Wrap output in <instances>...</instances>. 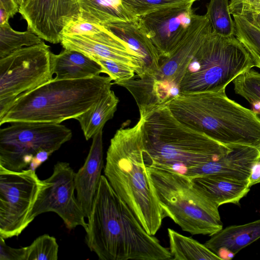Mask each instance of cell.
<instances>
[{
  "label": "cell",
  "instance_id": "cell-13",
  "mask_svg": "<svg viewBox=\"0 0 260 260\" xmlns=\"http://www.w3.org/2000/svg\"><path fill=\"white\" fill-rule=\"evenodd\" d=\"M19 12L27 30L53 44L60 43L64 26L80 17L78 0H26Z\"/></svg>",
  "mask_w": 260,
  "mask_h": 260
},
{
  "label": "cell",
  "instance_id": "cell-35",
  "mask_svg": "<svg viewBox=\"0 0 260 260\" xmlns=\"http://www.w3.org/2000/svg\"><path fill=\"white\" fill-rule=\"evenodd\" d=\"M231 15L234 14H240L244 16L250 22L260 28V12L256 10L238 9L230 12Z\"/></svg>",
  "mask_w": 260,
  "mask_h": 260
},
{
  "label": "cell",
  "instance_id": "cell-33",
  "mask_svg": "<svg viewBox=\"0 0 260 260\" xmlns=\"http://www.w3.org/2000/svg\"><path fill=\"white\" fill-rule=\"evenodd\" d=\"M26 247L19 248L8 246L0 236V260H25Z\"/></svg>",
  "mask_w": 260,
  "mask_h": 260
},
{
  "label": "cell",
  "instance_id": "cell-12",
  "mask_svg": "<svg viewBox=\"0 0 260 260\" xmlns=\"http://www.w3.org/2000/svg\"><path fill=\"white\" fill-rule=\"evenodd\" d=\"M75 174L68 162L58 161L54 166L52 175L42 180L38 196L27 218V225L39 215L53 212L68 229L81 226L86 230L85 214L75 196Z\"/></svg>",
  "mask_w": 260,
  "mask_h": 260
},
{
  "label": "cell",
  "instance_id": "cell-36",
  "mask_svg": "<svg viewBox=\"0 0 260 260\" xmlns=\"http://www.w3.org/2000/svg\"><path fill=\"white\" fill-rule=\"evenodd\" d=\"M260 183V155L256 158L251 167L247 178V185L250 187Z\"/></svg>",
  "mask_w": 260,
  "mask_h": 260
},
{
  "label": "cell",
  "instance_id": "cell-23",
  "mask_svg": "<svg viewBox=\"0 0 260 260\" xmlns=\"http://www.w3.org/2000/svg\"><path fill=\"white\" fill-rule=\"evenodd\" d=\"M118 103V98L111 89L88 110L75 118L86 140L92 138L113 117Z\"/></svg>",
  "mask_w": 260,
  "mask_h": 260
},
{
  "label": "cell",
  "instance_id": "cell-10",
  "mask_svg": "<svg viewBox=\"0 0 260 260\" xmlns=\"http://www.w3.org/2000/svg\"><path fill=\"white\" fill-rule=\"evenodd\" d=\"M51 53L42 41L0 58V117L19 96L53 79Z\"/></svg>",
  "mask_w": 260,
  "mask_h": 260
},
{
  "label": "cell",
  "instance_id": "cell-30",
  "mask_svg": "<svg viewBox=\"0 0 260 260\" xmlns=\"http://www.w3.org/2000/svg\"><path fill=\"white\" fill-rule=\"evenodd\" d=\"M58 247L55 237L44 234L26 247L25 260H57Z\"/></svg>",
  "mask_w": 260,
  "mask_h": 260
},
{
  "label": "cell",
  "instance_id": "cell-24",
  "mask_svg": "<svg viewBox=\"0 0 260 260\" xmlns=\"http://www.w3.org/2000/svg\"><path fill=\"white\" fill-rule=\"evenodd\" d=\"M170 251L174 260H222L205 244L168 229Z\"/></svg>",
  "mask_w": 260,
  "mask_h": 260
},
{
  "label": "cell",
  "instance_id": "cell-40",
  "mask_svg": "<svg viewBox=\"0 0 260 260\" xmlns=\"http://www.w3.org/2000/svg\"><path fill=\"white\" fill-rule=\"evenodd\" d=\"M260 3V0H256V2L255 3Z\"/></svg>",
  "mask_w": 260,
  "mask_h": 260
},
{
  "label": "cell",
  "instance_id": "cell-17",
  "mask_svg": "<svg viewBox=\"0 0 260 260\" xmlns=\"http://www.w3.org/2000/svg\"><path fill=\"white\" fill-rule=\"evenodd\" d=\"M103 129L92 138V143L83 166L75 174L77 199L85 217L91 213L104 168Z\"/></svg>",
  "mask_w": 260,
  "mask_h": 260
},
{
  "label": "cell",
  "instance_id": "cell-27",
  "mask_svg": "<svg viewBox=\"0 0 260 260\" xmlns=\"http://www.w3.org/2000/svg\"><path fill=\"white\" fill-rule=\"evenodd\" d=\"M233 83L235 93L245 99L251 110L260 116V73L251 69L237 76Z\"/></svg>",
  "mask_w": 260,
  "mask_h": 260
},
{
  "label": "cell",
  "instance_id": "cell-28",
  "mask_svg": "<svg viewBox=\"0 0 260 260\" xmlns=\"http://www.w3.org/2000/svg\"><path fill=\"white\" fill-rule=\"evenodd\" d=\"M232 15L234 36L260 62V28L240 14Z\"/></svg>",
  "mask_w": 260,
  "mask_h": 260
},
{
  "label": "cell",
  "instance_id": "cell-15",
  "mask_svg": "<svg viewBox=\"0 0 260 260\" xmlns=\"http://www.w3.org/2000/svg\"><path fill=\"white\" fill-rule=\"evenodd\" d=\"M60 43L64 49L79 51L91 58L99 57L123 63L133 69L137 77L141 75L142 62L140 56L105 27L94 35L63 36Z\"/></svg>",
  "mask_w": 260,
  "mask_h": 260
},
{
  "label": "cell",
  "instance_id": "cell-21",
  "mask_svg": "<svg viewBox=\"0 0 260 260\" xmlns=\"http://www.w3.org/2000/svg\"><path fill=\"white\" fill-rule=\"evenodd\" d=\"M51 69L57 80L92 78L103 73L95 61L76 50L66 49L58 54L51 53Z\"/></svg>",
  "mask_w": 260,
  "mask_h": 260
},
{
  "label": "cell",
  "instance_id": "cell-39",
  "mask_svg": "<svg viewBox=\"0 0 260 260\" xmlns=\"http://www.w3.org/2000/svg\"><path fill=\"white\" fill-rule=\"evenodd\" d=\"M16 1L19 6H20L26 1V0H16Z\"/></svg>",
  "mask_w": 260,
  "mask_h": 260
},
{
  "label": "cell",
  "instance_id": "cell-29",
  "mask_svg": "<svg viewBox=\"0 0 260 260\" xmlns=\"http://www.w3.org/2000/svg\"><path fill=\"white\" fill-rule=\"evenodd\" d=\"M197 0H122L125 7L136 17L171 7L194 4Z\"/></svg>",
  "mask_w": 260,
  "mask_h": 260
},
{
  "label": "cell",
  "instance_id": "cell-2",
  "mask_svg": "<svg viewBox=\"0 0 260 260\" xmlns=\"http://www.w3.org/2000/svg\"><path fill=\"white\" fill-rule=\"evenodd\" d=\"M143 118L132 127H121L111 139L104 175L145 230L154 236L165 216L145 164Z\"/></svg>",
  "mask_w": 260,
  "mask_h": 260
},
{
  "label": "cell",
  "instance_id": "cell-6",
  "mask_svg": "<svg viewBox=\"0 0 260 260\" xmlns=\"http://www.w3.org/2000/svg\"><path fill=\"white\" fill-rule=\"evenodd\" d=\"M260 62L235 36L225 37L213 30L190 62L179 85V94L225 90L242 73Z\"/></svg>",
  "mask_w": 260,
  "mask_h": 260
},
{
  "label": "cell",
  "instance_id": "cell-14",
  "mask_svg": "<svg viewBox=\"0 0 260 260\" xmlns=\"http://www.w3.org/2000/svg\"><path fill=\"white\" fill-rule=\"evenodd\" d=\"M193 4L162 9L139 17L160 58L169 57L191 24Z\"/></svg>",
  "mask_w": 260,
  "mask_h": 260
},
{
  "label": "cell",
  "instance_id": "cell-37",
  "mask_svg": "<svg viewBox=\"0 0 260 260\" xmlns=\"http://www.w3.org/2000/svg\"><path fill=\"white\" fill-rule=\"evenodd\" d=\"M52 154L50 152L45 150L39 152L33 157L27 169L36 171V169L46 161Z\"/></svg>",
  "mask_w": 260,
  "mask_h": 260
},
{
  "label": "cell",
  "instance_id": "cell-5",
  "mask_svg": "<svg viewBox=\"0 0 260 260\" xmlns=\"http://www.w3.org/2000/svg\"><path fill=\"white\" fill-rule=\"evenodd\" d=\"M109 76L80 79L53 78L23 93L12 103L0 117V125L16 122L60 123L88 110L111 89Z\"/></svg>",
  "mask_w": 260,
  "mask_h": 260
},
{
  "label": "cell",
  "instance_id": "cell-20",
  "mask_svg": "<svg viewBox=\"0 0 260 260\" xmlns=\"http://www.w3.org/2000/svg\"><path fill=\"white\" fill-rule=\"evenodd\" d=\"M193 185L217 207L222 204L239 205L248 193L247 181L234 179L216 174H209L190 179Z\"/></svg>",
  "mask_w": 260,
  "mask_h": 260
},
{
  "label": "cell",
  "instance_id": "cell-7",
  "mask_svg": "<svg viewBox=\"0 0 260 260\" xmlns=\"http://www.w3.org/2000/svg\"><path fill=\"white\" fill-rule=\"evenodd\" d=\"M165 217L191 235L212 236L223 228L216 206L181 174L146 167Z\"/></svg>",
  "mask_w": 260,
  "mask_h": 260
},
{
  "label": "cell",
  "instance_id": "cell-34",
  "mask_svg": "<svg viewBox=\"0 0 260 260\" xmlns=\"http://www.w3.org/2000/svg\"><path fill=\"white\" fill-rule=\"evenodd\" d=\"M16 0H0V24L9 21L19 10Z\"/></svg>",
  "mask_w": 260,
  "mask_h": 260
},
{
  "label": "cell",
  "instance_id": "cell-4",
  "mask_svg": "<svg viewBox=\"0 0 260 260\" xmlns=\"http://www.w3.org/2000/svg\"><path fill=\"white\" fill-rule=\"evenodd\" d=\"M166 105L181 122L224 145L260 150V116L225 90L180 94Z\"/></svg>",
  "mask_w": 260,
  "mask_h": 260
},
{
  "label": "cell",
  "instance_id": "cell-8",
  "mask_svg": "<svg viewBox=\"0 0 260 260\" xmlns=\"http://www.w3.org/2000/svg\"><path fill=\"white\" fill-rule=\"evenodd\" d=\"M212 31L206 15L194 14L181 42L168 57L161 58L158 72L140 80L142 92L154 106L166 104L179 94V85L189 63L207 37Z\"/></svg>",
  "mask_w": 260,
  "mask_h": 260
},
{
  "label": "cell",
  "instance_id": "cell-31",
  "mask_svg": "<svg viewBox=\"0 0 260 260\" xmlns=\"http://www.w3.org/2000/svg\"><path fill=\"white\" fill-rule=\"evenodd\" d=\"M102 68L103 73L106 74L112 79L113 84L129 80L135 77V71L123 63L99 57L91 58Z\"/></svg>",
  "mask_w": 260,
  "mask_h": 260
},
{
  "label": "cell",
  "instance_id": "cell-16",
  "mask_svg": "<svg viewBox=\"0 0 260 260\" xmlns=\"http://www.w3.org/2000/svg\"><path fill=\"white\" fill-rule=\"evenodd\" d=\"M125 42L140 57L142 62L141 75L154 76L158 72L160 56L138 17L131 21H118L102 24Z\"/></svg>",
  "mask_w": 260,
  "mask_h": 260
},
{
  "label": "cell",
  "instance_id": "cell-3",
  "mask_svg": "<svg viewBox=\"0 0 260 260\" xmlns=\"http://www.w3.org/2000/svg\"><path fill=\"white\" fill-rule=\"evenodd\" d=\"M140 117L146 167L186 176L191 169L217 159L232 149L181 122L167 105Z\"/></svg>",
  "mask_w": 260,
  "mask_h": 260
},
{
  "label": "cell",
  "instance_id": "cell-38",
  "mask_svg": "<svg viewBox=\"0 0 260 260\" xmlns=\"http://www.w3.org/2000/svg\"><path fill=\"white\" fill-rule=\"evenodd\" d=\"M256 0H231L229 3V9L234 8L241 4H252L255 3Z\"/></svg>",
  "mask_w": 260,
  "mask_h": 260
},
{
  "label": "cell",
  "instance_id": "cell-11",
  "mask_svg": "<svg viewBox=\"0 0 260 260\" xmlns=\"http://www.w3.org/2000/svg\"><path fill=\"white\" fill-rule=\"evenodd\" d=\"M42 184L36 171H13L0 166L1 237H17L28 226L27 218Z\"/></svg>",
  "mask_w": 260,
  "mask_h": 260
},
{
  "label": "cell",
  "instance_id": "cell-26",
  "mask_svg": "<svg viewBox=\"0 0 260 260\" xmlns=\"http://www.w3.org/2000/svg\"><path fill=\"white\" fill-rule=\"evenodd\" d=\"M206 15L212 30L220 36H234L235 24L229 10V0H210L206 6Z\"/></svg>",
  "mask_w": 260,
  "mask_h": 260
},
{
  "label": "cell",
  "instance_id": "cell-18",
  "mask_svg": "<svg viewBox=\"0 0 260 260\" xmlns=\"http://www.w3.org/2000/svg\"><path fill=\"white\" fill-rule=\"evenodd\" d=\"M259 155L260 150L256 148L234 146L229 152L218 159L191 169L186 177L191 179L200 176L216 174L247 181L252 165Z\"/></svg>",
  "mask_w": 260,
  "mask_h": 260
},
{
  "label": "cell",
  "instance_id": "cell-1",
  "mask_svg": "<svg viewBox=\"0 0 260 260\" xmlns=\"http://www.w3.org/2000/svg\"><path fill=\"white\" fill-rule=\"evenodd\" d=\"M88 218L85 242L101 260H169L170 250L145 230L105 175Z\"/></svg>",
  "mask_w": 260,
  "mask_h": 260
},
{
  "label": "cell",
  "instance_id": "cell-22",
  "mask_svg": "<svg viewBox=\"0 0 260 260\" xmlns=\"http://www.w3.org/2000/svg\"><path fill=\"white\" fill-rule=\"evenodd\" d=\"M80 17L87 22L103 24L137 18L124 6L122 0H78Z\"/></svg>",
  "mask_w": 260,
  "mask_h": 260
},
{
  "label": "cell",
  "instance_id": "cell-19",
  "mask_svg": "<svg viewBox=\"0 0 260 260\" xmlns=\"http://www.w3.org/2000/svg\"><path fill=\"white\" fill-rule=\"evenodd\" d=\"M260 238V219L222 229L204 244L223 259H232L242 249Z\"/></svg>",
  "mask_w": 260,
  "mask_h": 260
},
{
  "label": "cell",
  "instance_id": "cell-25",
  "mask_svg": "<svg viewBox=\"0 0 260 260\" xmlns=\"http://www.w3.org/2000/svg\"><path fill=\"white\" fill-rule=\"evenodd\" d=\"M42 42L41 38L29 30H15L9 22L0 24V58L21 48L37 45Z\"/></svg>",
  "mask_w": 260,
  "mask_h": 260
},
{
  "label": "cell",
  "instance_id": "cell-32",
  "mask_svg": "<svg viewBox=\"0 0 260 260\" xmlns=\"http://www.w3.org/2000/svg\"><path fill=\"white\" fill-rule=\"evenodd\" d=\"M104 26L83 20L80 17L70 21L63 28L61 36L91 35L101 31Z\"/></svg>",
  "mask_w": 260,
  "mask_h": 260
},
{
  "label": "cell",
  "instance_id": "cell-9",
  "mask_svg": "<svg viewBox=\"0 0 260 260\" xmlns=\"http://www.w3.org/2000/svg\"><path fill=\"white\" fill-rule=\"evenodd\" d=\"M72 131L60 123L16 122L0 129V166L24 170L41 151L53 153L70 141Z\"/></svg>",
  "mask_w": 260,
  "mask_h": 260
}]
</instances>
